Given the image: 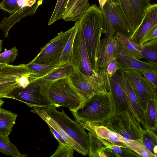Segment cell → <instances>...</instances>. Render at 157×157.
<instances>
[{
    "label": "cell",
    "instance_id": "3957f363",
    "mask_svg": "<svg viewBox=\"0 0 157 157\" xmlns=\"http://www.w3.org/2000/svg\"><path fill=\"white\" fill-rule=\"evenodd\" d=\"M74 68L69 77L82 104L94 95L109 91L110 78L105 68H99L92 75L87 76Z\"/></svg>",
    "mask_w": 157,
    "mask_h": 157
},
{
    "label": "cell",
    "instance_id": "f1b7e54d",
    "mask_svg": "<svg viewBox=\"0 0 157 157\" xmlns=\"http://www.w3.org/2000/svg\"><path fill=\"white\" fill-rule=\"evenodd\" d=\"M0 152L14 157H21L22 155L10 140L8 136L0 133Z\"/></svg>",
    "mask_w": 157,
    "mask_h": 157
},
{
    "label": "cell",
    "instance_id": "f35d334b",
    "mask_svg": "<svg viewBox=\"0 0 157 157\" xmlns=\"http://www.w3.org/2000/svg\"><path fill=\"white\" fill-rule=\"evenodd\" d=\"M142 75L157 89V69L151 71L141 72Z\"/></svg>",
    "mask_w": 157,
    "mask_h": 157
},
{
    "label": "cell",
    "instance_id": "c3c4849f",
    "mask_svg": "<svg viewBox=\"0 0 157 157\" xmlns=\"http://www.w3.org/2000/svg\"><path fill=\"white\" fill-rule=\"evenodd\" d=\"M43 0H36V4L39 6L42 4Z\"/></svg>",
    "mask_w": 157,
    "mask_h": 157
},
{
    "label": "cell",
    "instance_id": "74e56055",
    "mask_svg": "<svg viewBox=\"0 0 157 157\" xmlns=\"http://www.w3.org/2000/svg\"><path fill=\"white\" fill-rule=\"evenodd\" d=\"M17 0H3L0 3V9L10 14L15 12L17 8Z\"/></svg>",
    "mask_w": 157,
    "mask_h": 157
},
{
    "label": "cell",
    "instance_id": "681fc988",
    "mask_svg": "<svg viewBox=\"0 0 157 157\" xmlns=\"http://www.w3.org/2000/svg\"><path fill=\"white\" fill-rule=\"evenodd\" d=\"M3 43V40L0 39V53L1 51Z\"/></svg>",
    "mask_w": 157,
    "mask_h": 157
},
{
    "label": "cell",
    "instance_id": "cb8c5ba5",
    "mask_svg": "<svg viewBox=\"0 0 157 157\" xmlns=\"http://www.w3.org/2000/svg\"><path fill=\"white\" fill-rule=\"evenodd\" d=\"M17 115L2 108L0 109V133L9 136L12 131Z\"/></svg>",
    "mask_w": 157,
    "mask_h": 157
},
{
    "label": "cell",
    "instance_id": "ba28073f",
    "mask_svg": "<svg viewBox=\"0 0 157 157\" xmlns=\"http://www.w3.org/2000/svg\"><path fill=\"white\" fill-rule=\"evenodd\" d=\"M56 108L52 106L45 109L49 116L69 136L89 151V135L85 129L78 122L69 117L63 110L59 111L56 109Z\"/></svg>",
    "mask_w": 157,
    "mask_h": 157
},
{
    "label": "cell",
    "instance_id": "7dc6e473",
    "mask_svg": "<svg viewBox=\"0 0 157 157\" xmlns=\"http://www.w3.org/2000/svg\"><path fill=\"white\" fill-rule=\"evenodd\" d=\"M6 98L12 99L11 97L8 95L0 94V98Z\"/></svg>",
    "mask_w": 157,
    "mask_h": 157
},
{
    "label": "cell",
    "instance_id": "f546056e",
    "mask_svg": "<svg viewBox=\"0 0 157 157\" xmlns=\"http://www.w3.org/2000/svg\"><path fill=\"white\" fill-rule=\"evenodd\" d=\"M25 65L33 76L37 79L49 73L57 66L35 63L31 62L25 64Z\"/></svg>",
    "mask_w": 157,
    "mask_h": 157
},
{
    "label": "cell",
    "instance_id": "e575fe53",
    "mask_svg": "<svg viewBox=\"0 0 157 157\" xmlns=\"http://www.w3.org/2000/svg\"><path fill=\"white\" fill-rule=\"evenodd\" d=\"M68 0H57L55 9L48 23L50 25L62 18Z\"/></svg>",
    "mask_w": 157,
    "mask_h": 157
},
{
    "label": "cell",
    "instance_id": "277c9868",
    "mask_svg": "<svg viewBox=\"0 0 157 157\" xmlns=\"http://www.w3.org/2000/svg\"><path fill=\"white\" fill-rule=\"evenodd\" d=\"M46 82L41 78L30 80L29 83L25 87L18 86L8 95L30 107L47 108L54 106L49 98Z\"/></svg>",
    "mask_w": 157,
    "mask_h": 157
},
{
    "label": "cell",
    "instance_id": "d6986e66",
    "mask_svg": "<svg viewBox=\"0 0 157 157\" xmlns=\"http://www.w3.org/2000/svg\"><path fill=\"white\" fill-rule=\"evenodd\" d=\"M38 7L36 4L32 7L28 6L22 7L11 14L8 17H5L0 24V29L2 31L5 38L8 37L9 32L15 24L25 16L33 15Z\"/></svg>",
    "mask_w": 157,
    "mask_h": 157
},
{
    "label": "cell",
    "instance_id": "52a82bcc",
    "mask_svg": "<svg viewBox=\"0 0 157 157\" xmlns=\"http://www.w3.org/2000/svg\"><path fill=\"white\" fill-rule=\"evenodd\" d=\"M102 11L103 18V33L105 38L113 37L118 33L130 37L132 33L129 25L118 6L107 1Z\"/></svg>",
    "mask_w": 157,
    "mask_h": 157
},
{
    "label": "cell",
    "instance_id": "8fae6325",
    "mask_svg": "<svg viewBox=\"0 0 157 157\" xmlns=\"http://www.w3.org/2000/svg\"><path fill=\"white\" fill-rule=\"evenodd\" d=\"M121 69L130 80L140 104L146 113L149 100L157 99V89L140 71Z\"/></svg>",
    "mask_w": 157,
    "mask_h": 157
},
{
    "label": "cell",
    "instance_id": "7402d4cb",
    "mask_svg": "<svg viewBox=\"0 0 157 157\" xmlns=\"http://www.w3.org/2000/svg\"><path fill=\"white\" fill-rule=\"evenodd\" d=\"M75 68L70 62L60 63L49 73L40 78L48 82L69 77L74 71Z\"/></svg>",
    "mask_w": 157,
    "mask_h": 157
},
{
    "label": "cell",
    "instance_id": "4dcf8cb0",
    "mask_svg": "<svg viewBox=\"0 0 157 157\" xmlns=\"http://www.w3.org/2000/svg\"><path fill=\"white\" fill-rule=\"evenodd\" d=\"M122 142L140 156L155 157V155L147 149L141 139L131 140Z\"/></svg>",
    "mask_w": 157,
    "mask_h": 157
},
{
    "label": "cell",
    "instance_id": "836d02e7",
    "mask_svg": "<svg viewBox=\"0 0 157 157\" xmlns=\"http://www.w3.org/2000/svg\"><path fill=\"white\" fill-rule=\"evenodd\" d=\"M119 7L128 24L132 34L136 28L128 0H119Z\"/></svg>",
    "mask_w": 157,
    "mask_h": 157
},
{
    "label": "cell",
    "instance_id": "816d5d0a",
    "mask_svg": "<svg viewBox=\"0 0 157 157\" xmlns=\"http://www.w3.org/2000/svg\"><path fill=\"white\" fill-rule=\"evenodd\" d=\"M6 64H3L0 63V68L2 67L5 66Z\"/></svg>",
    "mask_w": 157,
    "mask_h": 157
},
{
    "label": "cell",
    "instance_id": "30bf717a",
    "mask_svg": "<svg viewBox=\"0 0 157 157\" xmlns=\"http://www.w3.org/2000/svg\"><path fill=\"white\" fill-rule=\"evenodd\" d=\"M100 124L122 136V142L141 138L143 129L141 125L137 124L126 115L113 114L104 124Z\"/></svg>",
    "mask_w": 157,
    "mask_h": 157
},
{
    "label": "cell",
    "instance_id": "ab89813d",
    "mask_svg": "<svg viewBox=\"0 0 157 157\" xmlns=\"http://www.w3.org/2000/svg\"><path fill=\"white\" fill-rule=\"evenodd\" d=\"M109 77L112 76L119 69H121V66L116 60H114L109 63L105 67Z\"/></svg>",
    "mask_w": 157,
    "mask_h": 157
},
{
    "label": "cell",
    "instance_id": "6da1fadb",
    "mask_svg": "<svg viewBox=\"0 0 157 157\" xmlns=\"http://www.w3.org/2000/svg\"><path fill=\"white\" fill-rule=\"evenodd\" d=\"M71 112L77 122L104 124L114 114L109 91L91 96Z\"/></svg>",
    "mask_w": 157,
    "mask_h": 157
},
{
    "label": "cell",
    "instance_id": "ac0fdd59",
    "mask_svg": "<svg viewBox=\"0 0 157 157\" xmlns=\"http://www.w3.org/2000/svg\"><path fill=\"white\" fill-rule=\"evenodd\" d=\"M90 6L88 0H68L62 19L79 22Z\"/></svg>",
    "mask_w": 157,
    "mask_h": 157
},
{
    "label": "cell",
    "instance_id": "f6af8a7d",
    "mask_svg": "<svg viewBox=\"0 0 157 157\" xmlns=\"http://www.w3.org/2000/svg\"><path fill=\"white\" fill-rule=\"evenodd\" d=\"M99 4V8L102 11L103 8V7L107 2V0H98Z\"/></svg>",
    "mask_w": 157,
    "mask_h": 157
},
{
    "label": "cell",
    "instance_id": "7c38bea8",
    "mask_svg": "<svg viewBox=\"0 0 157 157\" xmlns=\"http://www.w3.org/2000/svg\"><path fill=\"white\" fill-rule=\"evenodd\" d=\"M70 63L85 75L91 76L95 72L90 61L84 37L79 22L73 45Z\"/></svg>",
    "mask_w": 157,
    "mask_h": 157
},
{
    "label": "cell",
    "instance_id": "9a60e30c",
    "mask_svg": "<svg viewBox=\"0 0 157 157\" xmlns=\"http://www.w3.org/2000/svg\"><path fill=\"white\" fill-rule=\"evenodd\" d=\"M157 24V4H151L146 9L143 18L130 39L135 44L140 43L148 31Z\"/></svg>",
    "mask_w": 157,
    "mask_h": 157
},
{
    "label": "cell",
    "instance_id": "4fadbf2b",
    "mask_svg": "<svg viewBox=\"0 0 157 157\" xmlns=\"http://www.w3.org/2000/svg\"><path fill=\"white\" fill-rule=\"evenodd\" d=\"M30 73L25 64H7L0 68V94L8 95L18 86L21 77Z\"/></svg>",
    "mask_w": 157,
    "mask_h": 157
},
{
    "label": "cell",
    "instance_id": "bcb514c9",
    "mask_svg": "<svg viewBox=\"0 0 157 157\" xmlns=\"http://www.w3.org/2000/svg\"><path fill=\"white\" fill-rule=\"evenodd\" d=\"M112 4L117 6H119V0H107Z\"/></svg>",
    "mask_w": 157,
    "mask_h": 157
},
{
    "label": "cell",
    "instance_id": "ffe728a7",
    "mask_svg": "<svg viewBox=\"0 0 157 157\" xmlns=\"http://www.w3.org/2000/svg\"><path fill=\"white\" fill-rule=\"evenodd\" d=\"M113 38L117 40L120 47L121 55L139 60L142 58L141 45L135 44L129 37L119 33H117Z\"/></svg>",
    "mask_w": 157,
    "mask_h": 157
},
{
    "label": "cell",
    "instance_id": "e0dca14e",
    "mask_svg": "<svg viewBox=\"0 0 157 157\" xmlns=\"http://www.w3.org/2000/svg\"><path fill=\"white\" fill-rule=\"evenodd\" d=\"M120 74L124 88L139 121L145 129L147 128L146 113L140 104L130 80L121 69H120Z\"/></svg>",
    "mask_w": 157,
    "mask_h": 157
},
{
    "label": "cell",
    "instance_id": "8d00e7d4",
    "mask_svg": "<svg viewBox=\"0 0 157 157\" xmlns=\"http://www.w3.org/2000/svg\"><path fill=\"white\" fill-rule=\"evenodd\" d=\"M57 149L51 157H73L74 149L66 144L59 143Z\"/></svg>",
    "mask_w": 157,
    "mask_h": 157
},
{
    "label": "cell",
    "instance_id": "5b68a950",
    "mask_svg": "<svg viewBox=\"0 0 157 157\" xmlns=\"http://www.w3.org/2000/svg\"><path fill=\"white\" fill-rule=\"evenodd\" d=\"M49 99L56 107H65L71 112L82 104L80 97L69 77L46 82Z\"/></svg>",
    "mask_w": 157,
    "mask_h": 157
},
{
    "label": "cell",
    "instance_id": "f907efd6",
    "mask_svg": "<svg viewBox=\"0 0 157 157\" xmlns=\"http://www.w3.org/2000/svg\"><path fill=\"white\" fill-rule=\"evenodd\" d=\"M4 102L3 100L0 98V109L2 108V106Z\"/></svg>",
    "mask_w": 157,
    "mask_h": 157
},
{
    "label": "cell",
    "instance_id": "d4e9b609",
    "mask_svg": "<svg viewBox=\"0 0 157 157\" xmlns=\"http://www.w3.org/2000/svg\"><path fill=\"white\" fill-rule=\"evenodd\" d=\"M141 46L142 58L157 65V38L144 43Z\"/></svg>",
    "mask_w": 157,
    "mask_h": 157
},
{
    "label": "cell",
    "instance_id": "9c48e42d",
    "mask_svg": "<svg viewBox=\"0 0 157 157\" xmlns=\"http://www.w3.org/2000/svg\"><path fill=\"white\" fill-rule=\"evenodd\" d=\"M73 29V27L66 31L61 32L42 48L40 52L31 61L33 63L57 65L65 46Z\"/></svg>",
    "mask_w": 157,
    "mask_h": 157
},
{
    "label": "cell",
    "instance_id": "8992f818",
    "mask_svg": "<svg viewBox=\"0 0 157 157\" xmlns=\"http://www.w3.org/2000/svg\"><path fill=\"white\" fill-rule=\"evenodd\" d=\"M109 83V92L113 104L114 114L127 116L135 123L141 125L124 88L120 69H118L110 77Z\"/></svg>",
    "mask_w": 157,
    "mask_h": 157
},
{
    "label": "cell",
    "instance_id": "d590c367",
    "mask_svg": "<svg viewBox=\"0 0 157 157\" xmlns=\"http://www.w3.org/2000/svg\"><path fill=\"white\" fill-rule=\"evenodd\" d=\"M18 51L16 46L9 50L5 49L3 52L0 53V63L9 64L12 63L18 55Z\"/></svg>",
    "mask_w": 157,
    "mask_h": 157
},
{
    "label": "cell",
    "instance_id": "7bdbcfd3",
    "mask_svg": "<svg viewBox=\"0 0 157 157\" xmlns=\"http://www.w3.org/2000/svg\"><path fill=\"white\" fill-rule=\"evenodd\" d=\"M27 0H17V10L21 8L27 6Z\"/></svg>",
    "mask_w": 157,
    "mask_h": 157
},
{
    "label": "cell",
    "instance_id": "b9f144b4",
    "mask_svg": "<svg viewBox=\"0 0 157 157\" xmlns=\"http://www.w3.org/2000/svg\"><path fill=\"white\" fill-rule=\"evenodd\" d=\"M48 125L50 131L54 137L58 141L59 143H61L63 144H66L69 145L67 142L62 138L59 134L54 129L52 128L50 125Z\"/></svg>",
    "mask_w": 157,
    "mask_h": 157
},
{
    "label": "cell",
    "instance_id": "7a4b0ae2",
    "mask_svg": "<svg viewBox=\"0 0 157 157\" xmlns=\"http://www.w3.org/2000/svg\"><path fill=\"white\" fill-rule=\"evenodd\" d=\"M82 31L90 61L93 70L99 68L97 52L103 31L102 11L96 4L90 6L79 21Z\"/></svg>",
    "mask_w": 157,
    "mask_h": 157
},
{
    "label": "cell",
    "instance_id": "603a6c76",
    "mask_svg": "<svg viewBox=\"0 0 157 157\" xmlns=\"http://www.w3.org/2000/svg\"><path fill=\"white\" fill-rule=\"evenodd\" d=\"M128 1L137 28L143 19L146 9L151 4L150 1V0H128Z\"/></svg>",
    "mask_w": 157,
    "mask_h": 157
},
{
    "label": "cell",
    "instance_id": "1f68e13d",
    "mask_svg": "<svg viewBox=\"0 0 157 157\" xmlns=\"http://www.w3.org/2000/svg\"><path fill=\"white\" fill-rule=\"evenodd\" d=\"M106 147L111 149L117 157H140L128 147L118 146L112 144L107 141L101 138Z\"/></svg>",
    "mask_w": 157,
    "mask_h": 157
},
{
    "label": "cell",
    "instance_id": "44dd1931",
    "mask_svg": "<svg viewBox=\"0 0 157 157\" xmlns=\"http://www.w3.org/2000/svg\"><path fill=\"white\" fill-rule=\"evenodd\" d=\"M116 60L120 64L121 69L134 70L140 72L157 69V65L121 55Z\"/></svg>",
    "mask_w": 157,
    "mask_h": 157
},
{
    "label": "cell",
    "instance_id": "83f0119b",
    "mask_svg": "<svg viewBox=\"0 0 157 157\" xmlns=\"http://www.w3.org/2000/svg\"><path fill=\"white\" fill-rule=\"evenodd\" d=\"M157 99H150L146 111L147 128L154 131L157 130Z\"/></svg>",
    "mask_w": 157,
    "mask_h": 157
},
{
    "label": "cell",
    "instance_id": "d6a6232c",
    "mask_svg": "<svg viewBox=\"0 0 157 157\" xmlns=\"http://www.w3.org/2000/svg\"><path fill=\"white\" fill-rule=\"evenodd\" d=\"M79 22H75L73 29L62 52L60 59V63L70 62L74 40L76 33Z\"/></svg>",
    "mask_w": 157,
    "mask_h": 157
},
{
    "label": "cell",
    "instance_id": "484cf974",
    "mask_svg": "<svg viewBox=\"0 0 157 157\" xmlns=\"http://www.w3.org/2000/svg\"><path fill=\"white\" fill-rule=\"evenodd\" d=\"M87 130L89 131L88 133L89 141V156L98 157V153L105 148L106 146L93 129Z\"/></svg>",
    "mask_w": 157,
    "mask_h": 157
},
{
    "label": "cell",
    "instance_id": "4316f807",
    "mask_svg": "<svg viewBox=\"0 0 157 157\" xmlns=\"http://www.w3.org/2000/svg\"><path fill=\"white\" fill-rule=\"evenodd\" d=\"M154 132L148 128L143 130L141 140L147 149L157 157V136Z\"/></svg>",
    "mask_w": 157,
    "mask_h": 157
},
{
    "label": "cell",
    "instance_id": "5bb4252c",
    "mask_svg": "<svg viewBox=\"0 0 157 157\" xmlns=\"http://www.w3.org/2000/svg\"><path fill=\"white\" fill-rule=\"evenodd\" d=\"M120 47L113 37L101 40L97 50V62L100 68H105L111 62L116 60L121 55Z\"/></svg>",
    "mask_w": 157,
    "mask_h": 157
},
{
    "label": "cell",
    "instance_id": "2e32d148",
    "mask_svg": "<svg viewBox=\"0 0 157 157\" xmlns=\"http://www.w3.org/2000/svg\"><path fill=\"white\" fill-rule=\"evenodd\" d=\"M31 111L42 118L48 125L56 130L74 150L84 155H86L88 151L69 136L61 126L48 114L45 109L42 108L34 107Z\"/></svg>",
    "mask_w": 157,
    "mask_h": 157
},
{
    "label": "cell",
    "instance_id": "ee69618b",
    "mask_svg": "<svg viewBox=\"0 0 157 157\" xmlns=\"http://www.w3.org/2000/svg\"><path fill=\"white\" fill-rule=\"evenodd\" d=\"M36 0H27V5L29 7H32L36 4Z\"/></svg>",
    "mask_w": 157,
    "mask_h": 157
},
{
    "label": "cell",
    "instance_id": "60d3db41",
    "mask_svg": "<svg viewBox=\"0 0 157 157\" xmlns=\"http://www.w3.org/2000/svg\"><path fill=\"white\" fill-rule=\"evenodd\" d=\"M157 38V24L153 26L147 33L141 42L140 45Z\"/></svg>",
    "mask_w": 157,
    "mask_h": 157
}]
</instances>
